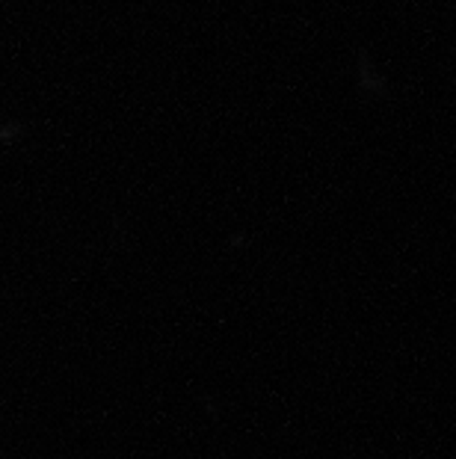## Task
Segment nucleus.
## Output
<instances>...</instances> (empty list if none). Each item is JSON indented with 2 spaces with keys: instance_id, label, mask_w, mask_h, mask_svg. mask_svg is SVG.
Returning <instances> with one entry per match:
<instances>
[]
</instances>
